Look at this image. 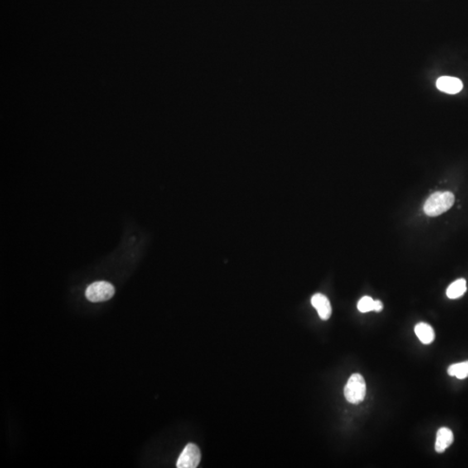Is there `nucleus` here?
Segmentation results:
<instances>
[{"instance_id": "1", "label": "nucleus", "mask_w": 468, "mask_h": 468, "mask_svg": "<svg viewBox=\"0 0 468 468\" xmlns=\"http://www.w3.org/2000/svg\"><path fill=\"white\" fill-rule=\"evenodd\" d=\"M455 200V195L451 192H437L427 199L424 205V212L427 216H439L448 211Z\"/></svg>"}, {"instance_id": "2", "label": "nucleus", "mask_w": 468, "mask_h": 468, "mask_svg": "<svg viewBox=\"0 0 468 468\" xmlns=\"http://www.w3.org/2000/svg\"><path fill=\"white\" fill-rule=\"evenodd\" d=\"M366 396V382L361 374H353L348 380L344 388V396L352 404L363 402Z\"/></svg>"}, {"instance_id": "3", "label": "nucleus", "mask_w": 468, "mask_h": 468, "mask_svg": "<svg viewBox=\"0 0 468 468\" xmlns=\"http://www.w3.org/2000/svg\"><path fill=\"white\" fill-rule=\"evenodd\" d=\"M114 295V286L105 281L93 283L88 286L85 292L87 299L93 303L104 302L112 298Z\"/></svg>"}, {"instance_id": "4", "label": "nucleus", "mask_w": 468, "mask_h": 468, "mask_svg": "<svg viewBox=\"0 0 468 468\" xmlns=\"http://www.w3.org/2000/svg\"><path fill=\"white\" fill-rule=\"evenodd\" d=\"M200 459L201 454L199 447L195 444L189 443L183 449L176 466L178 468H195L200 464Z\"/></svg>"}, {"instance_id": "5", "label": "nucleus", "mask_w": 468, "mask_h": 468, "mask_svg": "<svg viewBox=\"0 0 468 468\" xmlns=\"http://www.w3.org/2000/svg\"><path fill=\"white\" fill-rule=\"evenodd\" d=\"M311 305L316 309L319 316L323 320H328L332 313V309L327 296L316 293L311 297Z\"/></svg>"}, {"instance_id": "6", "label": "nucleus", "mask_w": 468, "mask_h": 468, "mask_svg": "<svg viewBox=\"0 0 468 468\" xmlns=\"http://www.w3.org/2000/svg\"><path fill=\"white\" fill-rule=\"evenodd\" d=\"M436 86L441 91L447 94L455 95L462 90L463 83L459 78L441 77L436 82Z\"/></svg>"}, {"instance_id": "7", "label": "nucleus", "mask_w": 468, "mask_h": 468, "mask_svg": "<svg viewBox=\"0 0 468 468\" xmlns=\"http://www.w3.org/2000/svg\"><path fill=\"white\" fill-rule=\"evenodd\" d=\"M454 442V434L447 427H441L438 430L435 441V451L441 454Z\"/></svg>"}, {"instance_id": "8", "label": "nucleus", "mask_w": 468, "mask_h": 468, "mask_svg": "<svg viewBox=\"0 0 468 468\" xmlns=\"http://www.w3.org/2000/svg\"><path fill=\"white\" fill-rule=\"evenodd\" d=\"M415 332L422 344H430L435 340V330L431 327V325L426 323L416 324Z\"/></svg>"}, {"instance_id": "9", "label": "nucleus", "mask_w": 468, "mask_h": 468, "mask_svg": "<svg viewBox=\"0 0 468 468\" xmlns=\"http://www.w3.org/2000/svg\"><path fill=\"white\" fill-rule=\"evenodd\" d=\"M466 291V281L464 278L456 280L448 286L446 290V296L450 299H456L463 296Z\"/></svg>"}, {"instance_id": "10", "label": "nucleus", "mask_w": 468, "mask_h": 468, "mask_svg": "<svg viewBox=\"0 0 468 468\" xmlns=\"http://www.w3.org/2000/svg\"><path fill=\"white\" fill-rule=\"evenodd\" d=\"M447 373L451 377H457L458 379H465L468 377V361L449 366Z\"/></svg>"}, {"instance_id": "11", "label": "nucleus", "mask_w": 468, "mask_h": 468, "mask_svg": "<svg viewBox=\"0 0 468 468\" xmlns=\"http://www.w3.org/2000/svg\"><path fill=\"white\" fill-rule=\"evenodd\" d=\"M358 309L363 313L374 310V300L370 296H363L358 302Z\"/></svg>"}, {"instance_id": "12", "label": "nucleus", "mask_w": 468, "mask_h": 468, "mask_svg": "<svg viewBox=\"0 0 468 468\" xmlns=\"http://www.w3.org/2000/svg\"><path fill=\"white\" fill-rule=\"evenodd\" d=\"M383 308L382 303L379 300H374V310L375 311H381Z\"/></svg>"}]
</instances>
